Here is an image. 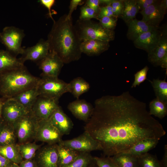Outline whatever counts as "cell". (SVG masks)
<instances>
[{
  "instance_id": "obj_1",
  "label": "cell",
  "mask_w": 167,
  "mask_h": 167,
  "mask_svg": "<svg viewBox=\"0 0 167 167\" xmlns=\"http://www.w3.org/2000/svg\"><path fill=\"white\" fill-rule=\"evenodd\" d=\"M84 128L99 143L104 156L109 157L144 139L159 140L166 134L161 123L149 114L146 104L128 91L96 99Z\"/></svg>"
},
{
  "instance_id": "obj_2",
  "label": "cell",
  "mask_w": 167,
  "mask_h": 167,
  "mask_svg": "<svg viewBox=\"0 0 167 167\" xmlns=\"http://www.w3.org/2000/svg\"><path fill=\"white\" fill-rule=\"evenodd\" d=\"M72 19L67 14L61 16L54 22L47 40L49 46V52L56 54L64 64L78 60L81 58L79 38Z\"/></svg>"
},
{
  "instance_id": "obj_3",
  "label": "cell",
  "mask_w": 167,
  "mask_h": 167,
  "mask_svg": "<svg viewBox=\"0 0 167 167\" xmlns=\"http://www.w3.org/2000/svg\"><path fill=\"white\" fill-rule=\"evenodd\" d=\"M40 78L32 75L24 66L0 74V95L5 100L36 86Z\"/></svg>"
},
{
  "instance_id": "obj_4",
  "label": "cell",
  "mask_w": 167,
  "mask_h": 167,
  "mask_svg": "<svg viewBox=\"0 0 167 167\" xmlns=\"http://www.w3.org/2000/svg\"><path fill=\"white\" fill-rule=\"evenodd\" d=\"M74 26L80 40H95L107 41L113 40L115 33L114 30L103 28L99 23L91 19H78Z\"/></svg>"
},
{
  "instance_id": "obj_5",
  "label": "cell",
  "mask_w": 167,
  "mask_h": 167,
  "mask_svg": "<svg viewBox=\"0 0 167 167\" xmlns=\"http://www.w3.org/2000/svg\"><path fill=\"white\" fill-rule=\"evenodd\" d=\"M41 77L36 86L39 96L59 100L64 94L69 92V83L58 77Z\"/></svg>"
},
{
  "instance_id": "obj_6",
  "label": "cell",
  "mask_w": 167,
  "mask_h": 167,
  "mask_svg": "<svg viewBox=\"0 0 167 167\" xmlns=\"http://www.w3.org/2000/svg\"><path fill=\"white\" fill-rule=\"evenodd\" d=\"M38 120L30 111L13 123L19 144L29 142L34 138Z\"/></svg>"
},
{
  "instance_id": "obj_7",
  "label": "cell",
  "mask_w": 167,
  "mask_h": 167,
  "mask_svg": "<svg viewBox=\"0 0 167 167\" xmlns=\"http://www.w3.org/2000/svg\"><path fill=\"white\" fill-rule=\"evenodd\" d=\"M0 33V41L6 47L7 50L15 56L22 54L24 49L21 44L25 36L23 30L14 26H7Z\"/></svg>"
},
{
  "instance_id": "obj_8",
  "label": "cell",
  "mask_w": 167,
  "mask_h": 167,
  "mask_svg": "<svg viewBox=\"0 0 167 167\" xmlns=\"http://www.w3.org/2000/svg\"><path fill=\"white\" fill-rule=\"evenodd\" d=\"M58 144L69 147L79 152H90L94 151H102V148L99 143L85 131L76 137L69 140H62Z\"/></svg>"
},
{
  "instance_id": "obj_9",
  "label": "cell",
  "mask_w": 167,
  "mask_h": 167,
  "mask_svg": "<svg viewBox=\"0 0 167 167\" xmlns=\"http://www.w3.org/2000/svg\"><path fill=\"white\" fill-rule=\"evenodd\" d=\"M62 136L49 119L39 120L34 139L48 144H53L61 142Z\"/></svg>"
},
{
  "instance_id": "obj_10",
  "label": "cell",
  "mask_w": 167,
  "mask_h": 167,
  "mask_svg": "<svg viewBox=\"0 0 167 167\" xmlns=\"http://www.w3.org/2000/svg\"><path fill=\"white\" fill-rule=\"evenodd\" d=\"M58 101L39 96L30 111L38 120L49 119L59 106Z\"/></svg>"
},
{
  "instance_id": "obj_11",
  "label": "cell",
  "mask_w": 167,
  "mask_h": 167,
  "mask_svg": "<svg viewBox=\"0 0 167 167\" xmlns=\"http://www.w3.org/2000/svg\"><path fill=\"white\" fill-rule=\"evenodd\" d=\"M42 71L41 76L58 77L64 63L55 53L49 52L44 58L38 62Z\"/></svg>"
},
{
  "instance_id": "obj_12",
  "label": "cell",
  "mask_w": 167,
  "mask_h": 167,
  "mask_svg": "<svg viewBox=\"0 0 167 167\" xmlns=\"http://www.w3.org/2000/svg\"><path fill=\"white\" fill-rule=\"evenodd\" d=\"M35 157L38 167H58V144H47L41 148Z\"/></svg>"
},
{
  "instance_id": "obj_13",
  "label": "cell",
  "mask_w": 167,
  "mask_h": 167,
  "mask_svg": "<svg viewBox=\"0 0 167 167\" xmlns=\"http://www.w3.org/2000/svg\"><path fill=\"white\" fill-rule=\"evenodd\" d=\"M28 112L16 101L8 99L5 100L4 102L1 118L4 122L12 124L18 119Z\"/></svg>"
},
{
  "instance_id": "obj_14",
  "label": "cell",
  "mask_w": 167,
  "mask_h": 167,
  "mask_svg": "<svg viewBox=\"0 0 167 167\" xmlns=\"http://www.w3.org/2000/svg\"><path fill=\"white\" fill-rule=\"evenodd\" d=\"M49 50L48 40L41 39L35 45L24 49L21 57L19 58L24 63L27 60L38 62L48 54Z\"/></svg>"
},
{
  "instance_id": "obj_15",
  "label": "cell",
  "mask_w": 167,
  "mask_h": 167,
  "mask_svg": "<svg viewBox=\"0 0 167 167\" xmlns=\"http://www.w3.org/2000/svg\"><path fill=\"white\" fill-rule=\"evenodd\" d=\"M161 28L159 27L151 31L144 32L133 41L135 46L147 52L151 53L157 45L160 39Z\"/></svg>"
},
{
  "instance_id": "obj_16",
  "label": "cell",
  "mask_w": 167,
  "mask_h": 167,
  "mask_svg": "<svg viewBox=\"0 0 167 167\" xmlns=\"http://www.w3.org/2000/svg\"><path fill=\"white\" fill-rule=\"evenodd\" d=\"M160 1H156L140 13L142 16L141 20L148 25L158 27L164 19L166 10L160 5Z\"/></svg>"
},
{
  "instance_id": "obj_17",
  "label": "cell",
  "mask_w": 167,
  "mask_h": 167,
  "mask_svg": "<svg viewBox=\"0 0 167 167\" xmlns=\"http://www.w3.org/2000/svg\"><path fill=\"white\" fill-rule=\"evenodd\" d=\"M67 108L76 118L86 122L92 113L93 107L84 100L77 99L70 103Z\"/></svg>"
},
{
  "instance_id": "obj_18",
  "label": "cell",
  "mask_w": 167,
  "mask_h": 167,
  "mask_svg": "<svg viewBox=\"0 0 167 167\" xmlns=\"http://www.w3.org/2000/svg\"><path fill=\"white\" fill-rule=\"evenodd\" d=\"M49 120L63 135L69 134L74 125L72 120L59 106L54 112Z\"/></svg>"
},
{
  "instance_id": "obj_19",
  "label": "cell",
  "mask_w": 167,
  "mask_h": 167,
  "mask_svg": "<svg viewBox=\"0 0 167 167\" xmlns=\"http://www.w3.org/2000/svg\"><path fill=\"white\" fill-rule=\"evenodd\" d=\"M167 55V32L166 27L161 28L158 42L155 48L148 54V61L154 66H158L161 60Z\"/></svg>"
},
{
  "instance_id": "obj_20",
  "label": "cell",
  "mask_w": 167,
  "mask_h": 167,
  "mask_svg": "<svg viewBox=\"0 0 167 167\" xmlns=\"http://www.w3.org/2000/svg\"><path fill=\"white\" fill-rule=\"evenodd\" d=\"M109 46V42L91 40L82 41L80 48L82 53L92 56L98 55L108 50Z\"/></svg>"
},
{
  "instance_id": "obj_21",
  "label": "cell",
  "mask_w": 167,
  "mask_h": 167,
  "mask_svg": "<svg viewBox=\"0 0 167 167\" xmlns=\"http://www.w3.org/2000/svg\"><path fill=\"white\" fill-rule=\"evenodd\" d=\"M39 96L36 86L25 90L9 99L16 101L30 112Z\"/></svg>"
},
{
  "instance_id": "obj_22",
  "label": "cell",
  "mask_w": 167,
  "mask_h": 167,
  "mask_svg": "<svg viewBox=\"0 0 167 167\" xmlns=\"http://www.w3.org/2000/svg\"><path fill=\"white\" fill-rule=\"evenodd\" d=\"M24 66L19 58L7 50H0V74Z\"/></svg>"
},
{
  "instance_id": "obj_23",
  "label": "cell",
  "mask_w": 167,
  "mask_h": 167,
  "mask_svg": "<svg viewBox=\"0 0 167 167\" xmlns=\"http://www.w3.org/2000/svg\"><path fill=\"white\" fill-rule=\"evenodd\" d=\"M127 24V37L129 39L133 41L142 33L154 30L158 27L151 26L142 20H138L136 19L131 20Z\"/></svg>"
},
{
  "instance_id": "obj_24",
  "label": "cell",
  "mask_w": 167,
  "mask_h": 167,
  "mask_svg": "<svg viewBox=\"0 0 167 167\" xmlns=\"http://www.w3.org/2000/svg\"><path fill=\"white\" fill-rule=\"evenodd\" d=\"M159 141L151 139L143 140L124 152L138 157L154 148L158 143Z\"/></svg>"
},
{
  "instance_id": "obj_25",
  "label": "cell",
  "mask_w": 167,
  "mask_h": 167,
  "mask_svg": "<svg viewBox=\"0 0 167 167\" xmlns=\"http://www.w3.org/2000/svg\"><path fill=\"white\" fill-rule=\"evenodd\" d=\"M58 167H62L73 161L80 152L70 148L58 144Z\"/></svg>"
},
{
  "instance_id": "obj_26",
  "label": "cell",
  "mask_w": 167,
  "mask_h": 167,
  "mask_svg": "<svg viewBox=\"0 0 167 167\" xmlns=\"http://www.w3.org/2000/svg\"><path fill=\"white\" fill-rule=\"evenodd\" d=\"M123 1L124 7L120 17L128 24L131 20L135 19L139 9L136 0H124Z\"/></svg>"
},
{
  "instance_id": "obj_27",
  "label": "cell",
  "mask_w": 167,
  "mask_h": 167,
  "mask_svg": "<svg viewBox=\"0 0 167 167\" xmlns=\"http://www.w3.org/2000/svg\"><path fill=\"white\" fill-rule=\"evenodd\" d=\"M69 84V92L77 99L82 94L88 91L90 88L89 84L81 77L74 79Z\"/></svg>"
},
{
  "instance_id": "obj_28",
  "label": "cell",
  "mask_w": 167,
  "mask_h": 167,
  "mask_svg": "<svg viewBox=\"0 0 167 167\" xmlns=\"http://www.w3.org/2000/svg\"><path fill=\"white\" fill-rule=\"evenodd\" d=\"M118 167H139L138 157L126 153L111 156Z\"/></svg>"
},
{
  "instance_id": "obj_29",
  "label": "cell",
  "mask_w": 167,
  "mask_h": 167,
  "mask_svg": "<svg viewBox=\"0 0 167 167\" xmlns=\"http://www.w3.org/2000/svg\"><path fill=\"white\" fill-rule=\"evenodd\" d=\"M0 155L18 164L23 160L19 151L17 144L0 145Z\"/></svg>"
},
{
  "instance_id": "obj_30",
  "label": "cell",
  "mask_w": 167,
  "mask_h": 167,
  "mask_svg": "<svg viewBox=\"0 0 167 167\" xmlns=\"http://www.w3.org/2000/svg\"><path fill=\"white\" fill-rule=\"evenodd\" d=\"M19 151L23 160L33 159L41 145L29 142L17 144Z\"/></svg>"
},
{
  "instance_id": "obj_31",
  "label": "cell",
  "mask_w": 167,
  "mask_h": 167,
  "mask_svg": "<svg viewBox=\"0 0 167 167\" xmlns=\"http://www.w3.org/2000/svg\"><path fill=\"white\" fill-rule=\"evenodd\" d=\"M16 139L13 125L4 122L0 132V145L15 144Z\"/></svg>"
},
{
  "instance_id": "obj_32",
  "label": "cell",
  "mask_w": 167,
  "mask_h": 167,
  "mask_svg": "<svg viewBox=\"0 0 167 167\" xmlns=\"http://www.w3.org/2000/svg\"><path fill=\"white\" fill-rule=\"evenodd\" d=\"M153 87L156 98L167 104V82L165 79L161 80L153 79L149 81Z\"/></svg>"
},
{
  "instance_id": "obj_33",
  "label": "cell",
  "mask_w": 167,
  "mask_h": 167,
  "mask_svg": "<svg viewBox=\"0 0 167 167\" xmlns=\"http://www.w3.org/2000/svg\"><path fill=\"white\" fill-rule=\"evenodd\" d=\"M149 114L160 119L167 115V104L155 98L151 101L149 104Z\"/></svg>"
},
{
  "instance_id": "obj_34",
  "label": "cell",
  "mask_w": 167,
  "mask_h": 167,
  "mask_svg": "<svg viewBox=\"0 0 167 167\" xmlns=\"http://www.w3.org/2000/svg\"><path fill=\"white\" fill-rule=\"evenodd\" d=\"M93 162V157L90 152H80L73 161L62 167H89Z\"/></svg>"
},
{
  "instance_id": "obj_35",
  "label": "cell",
  "mask_w": 167,
  "mask_h": 167,
  "mask_svg": "<svg viewBox=\"0 0 167 167\" xmlns=\"http://www.w3.org/2000/svg\"><path fill=\"white\" fill-rule=\"evenodd\" d=\"M139 167H162L156 155L148 152L138 157Z\"/></svg>"
},
{
  "instance_id": "obj_36",
  "label": "cell",
  "mask_w": 167,
  "mask_h": 167,
  "mask_svg": "<svg viewBox=\"0 0 167 167\" xmlns=\"http://www.w3.org/2000/svg\"><path fill=\"white\" fill-rule=\"evenodd\" d=\"M98 20L100 24L106 29L114 30L117 25V18L116 17L105 16Z\"/></svg>"
},
{
  "instance_id": "obj_37",
  "label": "cell",
  "mask_w": 167,
  "mask_h": 167,
  "mask_svg": "<svg viewBox=\"0 0 167 167\" xmlns=\"http://www.w3.org/2000/svg\"><path fill=\"white\" fill-rule=\"evenodd\" d=\"M92 19L98 20L97 15L93 9L85 4L80 8L79 19L88 20L91 19Z\"/></svg>"
},
{
  "instance_id": "obj_38",
  "label": "cell",
  "mask_w": 167,
  "mask_h": 167,
  "mask_svg": "<svg viewBox=\"0 0 167 167\" xmlns=\"http://www.w3.org/2000/svg\"><path fill=\"white\" fill-rule=\"evenodd\" d=\"M94 161L98 167H118L111 157H93Z\"/></svg>"
},
{
  "instance_id": "obj_39",
  "label": "cell",
  "mask_w": 167,
  "mask_h": 167,
  "mask_svg": "<svg viewBox=\"0 0 167 167\" xmlns=\"http://www.w3.org/2000/svg\"><path fill=\"white\" fill-rule=\"evenodd\" d=\"M149 68L145 66L143 68L138 71L135 75V79L131 86V88H135L147 79V72Z\"/></svg>"
},
{
  "instance_id": "obj_40",
  "label": "cell",
  "mask_w": 167,
  "mask_h": 167,
  "mask_svg": "<svg viewBox=\"0 0 167 167\" xmlns=\"http://www.w3.org/2000/svg\"><path fill=\"white\" fill-rule=\"evenodd\" d=\"M110 5L114 16L116 18L120 17L124 7L123 0H112Z\"/></svg>"
},
{
  "instance_id": "obj_41",
  "label": "cell",
  "mask_w": 167,
  "mask_h": 167,
  "mask_svg": "<svg viewBox=\"0 0 167 167\" xmlns=\"http://www.w3.org/2000/svg\"><path fill=\"white\" fill-rule=\"evenodd\" d=\"M105 16L114 17L112 11V7L110 5H106L101 7L100 11L97 14L98 20L99 19Z\"/></svg>"
},
{
  "instance_id": "obj_42",
  "label": "cell",
  "mask_w": 167,
  "mask_h": 167,
  "mask_svg": "<svg viewBox=\"0 0 167 167\" xmlns=\"http://www.w3.org/2000/svg\"><path fill=\"white\" fill-rule=\"evenodd\" d=\"M101 4V0H87L85 5L93 9L97 15L100 11V5Z\"/></svg>"
},
{
  "instance_id": "obj_43",
  "label": "cell",
  "mask_w": 167,
  "mask_h": 167,
  "mask_svg": "<svg viewBox=\"0 0 167 167\" xmlns=\"http://www.w3.org/2000/svg\"><path fill=\"white\" fill-rule=\"evenodd\" d=\"M83 1L82 0H71L70 1L69 12L67 14V17L69 18H71L72 14L73 12L76 9L78 6L82 4Z\"/></svg>"
},
{
  "instance_id": "obj_44",
  "label": "cell",
  "mask_w": 167,
  "mask_h": 167,
  "mask_svg": "<svg viewBox=\"0 0 167 167\" xmlns=\"http://www.w3.org/2000/svg\"><path fill=\"white\" fill-rule=\"evenodd\" d=\"M55 2V1L54 0H40L39 1L40 4L48 9L49 16L54 22L55 20L52 17V14L51 11V9L54 4Z\"/></svg>"
},
{
  "instance_id": "obj_45",
  "label": "cell",
  "mask_w": 167,
  "mask_h": 167,
  "mask_svg": "<svg viewBox=\"0 0 167 167\" xmlns=\"http://www.w3.org/2000/svg\"><path fill=\"white\" fill-rule=\"evenodd\" d=\"M139 10H143L155 2L156 0H136Z\"/></svg>"
},
{
  "instance_id": "obj_46",
  "label": "cell",
  "mask_w": 167,
  "mask_h": 167,
  "mask_svg": "<svg viewBox=\"0 0 167 167\" xmlns=\"http://www.w3.org/2000/svg\"><path fill=\"white\" fill-rule=\"evenodd\" d=\"M19 167H38L34 158L23 160L19 164Z\"/></svg>"
},
{
  "instance_id": "obj_47",
  "label": "cell",
  "mask_w": 167,
  "mask_h": 167,
  "mask_svg": "<svg viewBox=\"0 0 167 167\" xmlns=\"http://www.w3.org/2000/svg\"><path fill=\"white\" fill-rule=\"evenodd\" d=\"M13 163L0 155V167H10Z\"/></svg>"
},
{
  "instance_id": "obj_48",
  "label": "cell",
  "mask_w": 167,
  "mask_h": 167,
  "mask_svg": "<svg viewBox=\"0 0 167 167\" xmlns=\"http://www.w3.org/2000/svg\"><path fill=\"white\" fill-rule=\"evenodd\" d=\"M164 154L162 159L160 161L162 167H167V145L164 147Z\"/></svg>"
},
{
  "instance_id": "obj_49",
  "label": "cell",
  "mask_w": 167,
  "mask_h": 167,
  "mask_svg": "<svg viewBox=\"0 0 167 167\" xmlns=\"http://www.w3.org/2000/svg\"><path fill=\"white\" fill-rule=\"evenodd\" d=\"M160 66L163 68L167 69V55H166L160 61L158 66Z\"/></svg>"
},
{
  "instance_id": "obj_50",
  "label": "cell",
  "mask_w": 167,
  "mask_h": 167,
  "mask_svg": "<svg viewBox=\"0 0 167 167\" xmlns=\"http://www.w3.org/2000/svg\"><path fill=\"white\" fill-rule=\"evenodd\" d=\"M5 100L4 99L0 97V118H1L2 109Z\"/></svg>"
},
{
  "instance_id": "obj_51",
  "label": "cell",
  "mask_w": 167,
  "mask_h": 167,
  "mask_svg": "<svg viewBox=\"0 0 167 167\" xmlns=\"http://www.w3.org/2000/svg\"><path fill=\"white\" fill-rule=\"evenodd\" d=\"M4 122L1 118H0V132L4 124Z\"/></svg>"
},
{
  "instance_id": "obj_52",
  "label": "cell",
  "mask_w": 167,
  "mask_h": 167,
  "mask_svg": "<svg viewBox=\"0 0 167 167\" xmlns=\"http://www.w3.org/2000/svg\"><path fill=\"white\" fill-rule=\"evenodd\" d=\"M89 167H98L95 163L94 160V162L92 164L90 165Z\"/></svg>"
},
{
  "instance_id": "obj_53",
  "label": "cell",
  "mask_w": 167,
  "mask_h": 167,
  "mask_svg": "<svg viewBox=\"0 0 167 167\" xmlns=\"http://www.w3.org/2000/svg\"><path fill=\"white\" fill-rule=\"evenodd\" d=\"M10 167H19L18 164L13 163Z\"/></svg>"
},
{
  "instance_id": "obj_54",
  "label": "cell",
  "mask_w": 167,
  "mask_h": 167,
  "mask_svg": "<svg viewBox=\"0 0 167 167\" xmlns=\"http://www.w3.org/2000/svg\"></svg>"
}]
</instances>
